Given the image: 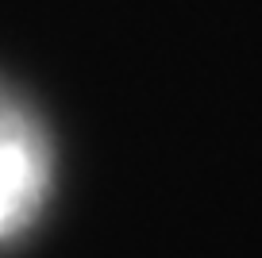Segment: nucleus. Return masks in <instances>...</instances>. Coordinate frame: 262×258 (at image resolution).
<instances>
[{"mask_svg":"<svg viewBox=\"0 0 262 258\" xmlns=\"http://www.w3.org/2000/svg\"><path fill=\"white\" fill-rule=\"evenodd\" d=\"M50 193V143L35 112L0 85V243L35 224Z\"/></svg>","mask_w":262,"mask_h":258,"instance_id":"nucleus-1","label":"nucleus"}]
</instances>
